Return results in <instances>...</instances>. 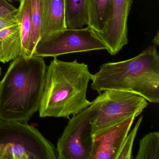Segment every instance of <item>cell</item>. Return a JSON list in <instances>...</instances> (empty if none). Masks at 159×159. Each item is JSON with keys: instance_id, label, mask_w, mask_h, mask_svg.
Wrapping results in <instances>:
<instances>
[{"instance_id": "21", "label": "cell", "mask_w": 159, "mask_h": 159, "mask_svg": "<svg viewBox=\"0 0 159 159\" xmlns=\"http://www.w3.org/2000/svg\"><path fill=\"white\" fill-rule=\"evenodd\" d=\"M152 42H153V43H154L155 45H159V32H158H158H157V35L155 36V37H154V39H153Z\"/></svg>"}, {"instance_id": "10", "label": "cell", "mask_w": 159, "mask_h": 159, "mask_svg": "<svg viewBox=\"0 0 159 159\" xmlns=\"http://www.w3.org/2000/svg\"><path fill=\"white\" fill-rule=\"evenodd\" d=\"M41 39L57 31L67 28L65 16V0H41Z\"/></svg>"}, {"instance_id": "15", "label": "cell", "mask_w": 159, "mask_h": 159, "mask_svg": "<svg viewBox=\"0 0 159 159\" xmlns=\"http://www.w3.org/2000/svg\"><path fill=\"white\" fill-rule=\"evenodd\" d=\"M31 5L32 27L27 53L28 57L34 55L35 48L41 39L42 25L41 0H31Z\"/></svg>"}, {"instance_id": "17", "label": "cell", "mask_w": 159, "mask_h": 159, "mask_svg": "<svg viewBox=\"0 0 159 159\" xmlns=\"http://www.w3.org/2000/svg\"><path fill=\"white\" fill-rule=\"evenodd\" d=\"M143 120V116H141L138 120L135 125L131 132H129L125 140L123 145L121 149L117 159H131L133 152L134 141Z\"/></svg>"}, {"instance_id": "2", "label": "cell", "mask_w": 159, "mask_h": 159, "mask_svg": "<svg viewBox=\"0 0 159 159\" xmlns=\"http://www.w3.org/2000/svg\"><path fill=\"white\" fill-rule=\"evenodd\" d=\"M93 76L84 63L54 57L46 70L40 117L70 119L90 107L86 95Z\"/></svg>"}, {"instance_id": "20", "label": "cell", "mask_w": 159, "mask_h": 159, "mask_svg": "<svg viewBox=\"0 0 159 159\" xmlns=\"http://www.w3.org/2000/svg\"><path fill=\"white\" fill-rule=\"evenodd\" d=\"M0 7H5V8L11 9H17L7 0H0Z\"/></svg>"}, {"instance_id": "7", "label": "cell", "mask_w": 159, "mask_h": 159, "mask_svg": "<svg viewBox=\"0 0 159 159\" xmlns=\"http://www.w3.org/2000/svg\"><path fill=\"white\" fill-rule=\"evenodd\" d=\"M89 107L69 119L58 139L57 159H91L93 143Z\"/></svg>"}, {"instance_id": "18", "label": "cell", "mask_w": 159, "mask_h": 159, "mask_svg": "<svg viewBox=\"0 0 159 159\" xmlns=\"http://www.w3.org/2000/svg\"><path fill=\"white\" fill-rule=\"evenodd\" d=\"M17 10L9 15L0 18V30L19 24L17 17Z\"/></svg>"}, {"instance_id": "16", "label": "cell", "mask_w": 159, "mask_h": 159, "mask_svg": "<svg viewBox=\"0 0 159 159\" xmlns=\"http://www.w3.org/2000/svg\"><path fill=\"white\" fill-rule=\"evenodd\" d=\"M135 159H159V132L149 133L140 139L138 152Z\"/></svg>"}, {"instance_id": "13", "label": "cell", "mask_w": 159, "mask_h": 159, "mask_svg": "<svg viewBox=\"0 0 159 159\" xmlns=\"http://www.w3.org/2000/svg\"><path fill=\"white\" fill-rule=\"evenodd\" d=\"M85 0H65L66 27L81 29L87 25L85 10Z\"/></svg>"}, {"instance_id": "23", "label": "cell", "mask_w": 159, "mask_h": 159, "mask_svg": "<svg viewBox=\"0 0 159 159\" xmlns=\"http://www.w3.org/2000/svg\"><path fill=\"white\" fill-rule=\"evenodd\" d=\"M1 70H2V68L1 67H0V76H1Z\"/></svg>"}, {"instance_id": "8", "label": "cell", "mask_w": 159, "mask_h": 159, "mask_svg": "<svg viewBox=\"0 0 159 159\" xmlns=\"http://www.w3.org/2000/svg\"><path fill=\"white\" fill-rule=\"evenodd\" d=\"M133 0H113L110 19L104 29L97 33L111 56L118 54L128 43V16Z\"/></svg>"}, {"instance_id": "12", "label": "cell", "mask_w": 159, "mask_h": 159, "mask_svg": "<svg viewBox=\"0 0 159 159\" xmlns=\"http://www.w3.org/2000/svg\"><path fill=\"white\" fill-rule=\"evenodd\" d=\"M22 54L19 24L0 30V62L5 64L14 60Z\"/></svg>"}, {"instance_id": "22", "label": "cell", "mask_w": 159, "mask_h": 159, "mask_svg": "<svg viewBox=\"0 0 159 159\" xmlns=\"http://www.w3.org/2000/svg\"><path fill=\"white\" fill-rule=\"evenodd\" d=\"M9 2L12 3V2H19V0H7Z\"/></svg>"}, {"instance_id": "6", "label": "cell", "mask_w": 159, "mask_h": 159, "mask_svg": "<svg viewBox=\"0 0 159 159\" xmlns=\"http://www.w3.org/2000/svg\"><path fill=\"white\" fill-rule=\"evenodd\" d=\"M106 44L90 26L77 29L66 28L41 39L34 55L57 57L74 53L107 50Z\"/></svg>"}, {"instance_id": "14", "label": "cell", "mask_w": 159, "mask_h": 159, "mask_svg": "<svg viewBox=\"0 0 159 159\" xmlns=\"http://www.w3.org/2000/svg\"><path fill=\"white\" fill-rule=\"evenodd\" d=\"M19 2L20 6L17 10V17L22 39V55L27 57L32 27L31 0H19Z\"/></svg>"}, {"instance_id": "1", "label": "cell", "mask_w": 159, "mask_h": 159, "mask_svg": "<svg viewBox=\"0 0 159 159\" xmlns=\"http://www.w3.org/2000/svg\"><path fill=\"white\" fill-rule=\"evenodd\" d=\"M47 67L41 57L20 55L0 82V119L27 122L39 110Z\"/></svg>"}, {"instance_id": "5", "label": "cell", "mask_w": 159, "mask_h": 159, "mask_svg": "<svg viewBox=\"0 0 159 159\" xmlns=\"http://www.w3.org/2000/svg\"><path fill=\"white\" fill-rule=\"evenodd\" d=\"M91 102V124L93 137L134 114H140L148 106V101L134 93L107 90Z\"/></svg>"}, {"instance_id": "3", "label": "cell", "mask_w": 159, "mask_h": 159, "mask_svg": "<svg viewBox=\"0 0 159 159\" xmlns=\"http://www.w3.org/2000/svg\"><path fill=\"white\" fill-rule=\"evenodd\" d=\"M91 87L98 94L107 90L125 91L159 102V55L155 46L147 47L127 60L104 63L93 75Z\"/></svg>"}, {"instance_id": "11", "label": "cell", "mask_w": 159, "mask_h": 159, "mask_svg": "<svg viewBox=\"0 0 159 159\" xmlns=\"http://www.w3.org/2000/svg\"><path fill=\"white\" fill-rule=\"evenodd\" d=\"M112 7L113 0H85L87 26L101 32L110 19Z\"/></svg>"}, {"instance_id": "19", "label": "cell", "mask_w": 159, "mask_h": 159, "mask_svg": "<svg viewBox=\"0 0 159 159\" xmlns=\"http://www.w3.org/2000/svg\"><path fill=\"white\" fill-rule=\"evenodd\" d=\"M17 9H11L5 7H0V18L9 15L17 11Z\"/></svg>"}, {"instance_id": "9", "label": "cell", "mask_w": 159, "mask_h": 159, "mask_svg": "<svg viewBox=\"0 0 159 159\" xmlns=\"http://www.w3.org/2000/svg\"><path fill=\"white\" fill-rule=\"evenodd\" d=\"M139 115H132L94 137L91 159H117L133 123Z\"/></svg>"}, {"instance_id": "4", "label": "cell", "mask_w": 159, "mask_h": 159, "mask_svg": "<svg viewBox=\"0 0 159 159\" xmlns=\"http://www.w3.org/2000/svg\"><path fill=\"white\" fill-rule=\"evenodd\" d=\"M56 159V148L35 127L0 119V159Z\"/></svg>"}]
</instances>
